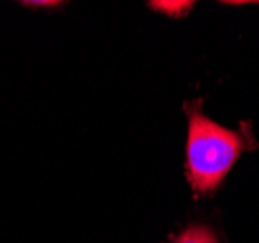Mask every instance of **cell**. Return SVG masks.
<instances>
[{"label": "cell", "instance_id": "obj_1", "mask_svg": "<svg viewBox=\"0 0 259 243\" xmlns=\"http://www.w3.org/2000/svg\"><path fill=\"white\" fill-rule=\"evenodd\" d=\"M246 148L240 132L217 125L199 109L189 115L187 175L197 192H212Z\"/></svg>", "mask_w": 259, "mask_h": 243}, {"label": "cell", "instance_id": "obj_2", "mask_svg": "<svg viewBox=\"0 0 259 243\" xmlns=\"http://www.w3.org/2000/svg\"><path fill=\"white\" fill-rule=\"evenodd\" d=\"M171 243H217V237L205 226H191L182 231Z\"/></svg>", "mask_w": 259, "mask_h": 243}, {"label": "cell", "instance_id": "obj_3", "mask_svg": "<svg viewBox=\"0 0 259 243\" xmlns=\"http://www.w3.org/2000/svg\"><path fill=\"white\" fill-rule=\"evenodd\" d=\"M150 6L154 10H160L169 16H183L185 12L191 10L193 2H174V0H166V2H150Z\"/></svg>", "mask_w": 259, "mask_h": 243}]
</instances>
